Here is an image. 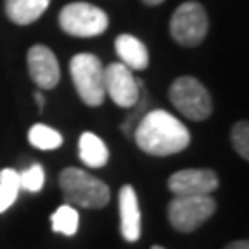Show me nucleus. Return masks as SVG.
Returning a JSON list of instances; mask_svg holds the SVG:
<instances>
[{"label": "nucleus", "instance_id": "1", "mask_svg": "<svg viewBox=\"0 0 249 249\" xmlns=\"http://www.w3.org/2000/svg\"><path fill=\"white\" fill-rule=\"evenodd\" d=\"M137 146L155 157H166L179 153L190 144L187 125L164 109L148 111L135 129Z\"/></svg>", "mask_w": 249, "mask_h": 249}, {"label": "nucleus", "instance_id": "2", "mask_svg": "<svg viewBox=\"0 0 249 249\" xmlns=\"http://www.w3.org/2000/svg\"><path fill=\"white\" fill-rule=\"evenodd\" d=\"M59 187L72 205L83 209H102L109 203L111 192L102 179L80 168H65L59 174Z\"/></svg>", "mask_w": 249, "mask_h": 249}, {"label": "nucleus", "instance_id": "3", "mask_svg": "<svg viewBox=\"0 0 249 249\" xmlns=\"http://www.w3.org/2000/svg\"><path fill=\"white\" fill-rule=\"evenodd\" d=\"M170 102L188 120H207L213 115V98L203 83L192 76H181L170 85Z\"/></svg>", "mask_w": 249, "mask_h": 249}, {"label": "nucleus", "instance_id": "4", "mask_svg": "<svg viewBox=\"0 0 249 249\" xmlns=\"http://www.w3.org/2000/svg\"><path fill=\"white\" fill-rule=\"evenodd\" d=\"M71 76L80 98L90 107H98L106 100L104 65L94 53H78L71 59Z\"/></svg>", "mask_w": 249, "mask_h": 249}, {"label": "nucleus", "instance_id": "5", "mask_svg": "<svg viewBox=\"0 0 249 249\" xmlns=\"http://www.w3.org/2000/svg\"><path fill=\"white\" fill-rule=\"evenodd\" d=\"M59 26L72 37H96L107 30L109 17L104 9L89 2H72L61 9Z\"/></svg>", "mask_w": 249, "mask_h": 249}, {"label": "nucleus", "instance_id": "6", "mask_svg": "<svg viewBox=\"0 0 249 249\" xmlns=\"http://www.w3.org/2000/svg\"><path fill=\"white\" fill-rule=\"evenodd\" d=\"M172 37L183 46H197L203 43L209 32V17L199 2L181 4L170 20Z\"/></svg>", "mask_w": 249, "mask_h": 249}, {"label": "nucleus", "instance_id": "7", "mask_svg": "<svg viewBox=\"0 0 249 249\" xmlns=\"http://www.w3.org/2000/svg\"><path fill=\"white\" fill-rule=\"evenodd\" d=\"M216 213L211 196H176L168 205V220L174 229L192 232Z\"/></svg>", "mask_w": 249, "mask_h": 249}, {"label": "nucleus", "instance_id": "8", "mask_svg": "<svg viewBox=\"0 0 249 249\" xmlns=\"http://www.w3.org/2000/svg\"><path fill=\"white\" fill-rule=\"evenodd\" d=\"M104 85L106 96L124 109L133 107L141 98V83L135 80L133 71L122 63H111L109 67H104Z\"/></svg>", "mask_w": 249, "mask_h": 249}, {"label": "nucleus", "instance_id": "9", "mask_svg": "<svg viewBox=\"0 0 249 249\" xmlns=\"http://www.w3.org/2000/svg\"><path fill=\"white\" fill-rule=\"evenodd\" d=\"M168 188L176 196H211L218 188V176L209 168L179 170L170 176Z\"/></svg>", "mask_w": 249, "mask_h": 249}, {"label": "nucleus", "instance_id": "10", "mask_svg": "<svg viewBox=\"0 0 249 249\" xmlns=\"http://www.w3.org/2000/svg\"><path fill=\"white\" fill-rule=\"evenodd\" d=\"M28 71L37 87L46 90L53 89L61 78L57 57L45 45H36L28 50Z\"/></svg>", "mask_w": 249, "mask_h": 249}, {"label": "nucleus", "instance_id": "11", "mask_svg": "<svg viewBox=\"0 0 249 249\" xmlns=\"http://www.w3.org/2000/svg\"><path fill=\"white\" fill-rule=\"evenodd\" d=\"M118 207H120V232L127 242H137L142 234L141 225V207L139 197L131 185H124L118 194Z\"/></svg>", "mask_w": 249, "mask_h": 249}, {"label": "nucleus", "instance_id": "12", "mask_svg": "<svg viewBox=\"0 0 249 249\" xmlns=\"http://www.w3.org/2000/svg\"><path fill=\"white\" fill-rule=\"evenodd\" d=\"M115 50L120 57V63L125 65L129 71H144L148 69L150 53L148 48L139 37L122 34L115 39Z\"/></svg>", "mask_w": 249, "mask_h": 249}, {"label": "nucleus", "instance_id": "13", "mask_svg": "<svg viewBox=\"0 0 249 249\" xmlns=\"http://www.w3.org/2000/svg\"><path fill=\"white\" fill-rule=\"evenodd\" d=\"M50 6V0H6V15L11 22L26 26L36 22Z\"/></svg>", "mask_w": 249, "mask_h": 249}, {"label": "nucleus", "instance_id": "14", "mask_svg": "<svg viewBox=\"0 0 249 249\" xmlns=\"http://www.w3.org/2000/svg\"><path fill=\"white\" fill-rule=\"evenodd\" d=\"M80 159L89 168H102L109 160V150L98 135L85 131L80 137Z\"/></svg>", "mask_w": 249, "mask_h": 249}, {"label": "nucleus", "instance_id": "15", "mask_svg": "<svg viewBox=\"0 0 249 249\" xmlns=\"http://www.w3.org/2000/svg\"><path fill=\"white\" fill-rule=\"evenodd\" d=\"M18 192H20V183H18L17 170H0V214L6 213L17 201Z\"/></svg>", "mask_w": 249, "mask_h": 249}, {"label": "nucleus", "instance_id": "16", "mask_svg": "<svg viewBox=\"0 0 249 249\" xmlns=\"http://www.w3.org/2000/svg\"><path fill=\"white\" fill-rule=\"evenodd\" d=\"M30 144L37 150H55L63 144V137L59 131L46 124H34L28 133Z\"/></svg>", "mask_w": 249, "mask_h": 249}, {"label": "nucleus", "instance_id": "17", "mask_svg": "<svg viewBox=\"0 0 249 249\" xmlns=\"http://www.w3.org/2000/svg\"><path fill=\"white\" fill-rule=\"evenodd\" d=\"M80 225V214L72 205H61L52 214V229L65 236H74Z\"/></svg>", "mask_w": 249, "mask_h": 249}, {"label": "nucleus", "instance_id": "18", "mask_svg": "<svg viewBox=\"0 0 249 249\" xmlns=\"http://www.w3.org/2000/svg\"><path fill=\"white\" fill-rule=\"evenodd\" d=\"M18 183H20V190L39 192L45 185V170H43V166L41 164H32L22 174H18Z\"/></svg>", "mask_w": 249, "mask_h": 249}, {"label": "nucleus", "instance_id": "19", "mask_svg": "<svg viewBox=\"0 0 249 249\" xmlns=\"http://www.w3.org/2000/svg\"><path fill=\"white\" fill-rule=\"evenodd\" d=\"M248 122L242 120V122H236L234 127L231 131V139H232V146L236 153L240 155L244 160L249 159V127Z\"/></svg>", "mask_w": 249, "mask_h": 249}, {"label": "nucleus", "instance_id": "20", "mask_svg": "<svg viewBox=\"0 0 249 249\" xmlns=\"http://www.w3.org/2000/svg\"><path fill=\"white\" fill-rule=\"evenodd\" d=\"M225 249H249V244L248 240H236L232 242V244H229Z\"/></svg>", "mask_w": 249, "mask_h": 249}, {"label": "nucleus", "instance_id": "21", "mask_svg": "<svg viewBox=\"0 0 249 249\" xmlns=\"http://www.w3.org/2000/svg\"><path fill=\"white\" fill-rule=\"evenodd\" d=\"M34 96H36V102H37V106H39V109H43V107H45V98H43V94H41V92H36Z\"/></svg>", "mask_w": 249, "mask_h": 249}, {"label": "nucleus", "instance_id": "22", "mask_svg": "<svg viewBox=\"0 0 249 249\" xmlns=\"http://www.w3.org/2000/svg\"><path fill=\"white\" fill-rule=\"evenodd\" d=\"M146 6H159V4H162L164 0H142Z\"/></svg>", "mask_w": 249, "mask_h": 249}, {"label": "nucleus", "instance_id": "23", "mask_svg": "<svg viewBox=\"0 0 249 249\" xmlns=\"http://www.w3.org/2000/svg\"><path fill=\"white\" fill-rule=\"evenodd\" d=\"M151 249H164V248H160V246H153Z\"/></svg>", "mask_w": 249, "mask_h": 249}]
</instances>
